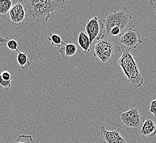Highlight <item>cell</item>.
<instances>
[{
    "mask_svg": "<svg viewBox=\"0 0 156 143\" xmlns=\"http://www.w3.org/2000/svg\"><path fill=\"white\" fill-rule=\"evenodd\" d=\"M132 19L129 9L123 7L120 11L106 15L104 24V34L108 37L116 38L122 36L125 29Z\"/></svg>",
    "mask_w": 156,
    "mask_h": 143,
    "instance_id": "obj_2",
    "label": "cell"
},
{
    "mask_svg": "<svg viewBox=\"0 0 156 143\" xmlns=\"http://www.w3.org/2000/svg\"></svg>",
    "mask_w": 156,
    "mask_h": 143,
    "instance_id": "obj_21",
    "label": "cell"
},
{
    "mask_svg": "<svg viewBox=\"0 0 156 143\" xmlns=\"http://www.w3.org/2000/svg\"><path fill=\"white\" fill-rule=\"evenodd\" d=\"M121 50L120 46L115 44L109 37L104 34L96 39L94 46V56L98 57L102 63H106L111 62L114 54Z\"/></svg>",
    "mask_w": 156,
    "mask_h": 143,
    "instance_id": "obj_4",
    "label": "cell"
},
{
    "mask_svg": "<svg viewBox=\"0 0 156 143\" xmlns=\"http://www.w3.org/2000/svg\"><path fill=\"white\" fill-rule=\"evenodd\" d=\"M120 119L128 131H138L144 123L145 118L137 109L132 108L121 115Z\"/></svg>",
    "mask_w": 156,
    "mask_h": 143,
    "instance_id": "obj_5",
    "label": "cell"
},
{
    "mask_svg": "<svg viewBox=\"0 0 156 143\" xmlns=\"http://www.w3.org/2000/svg\"><path fill=\"white\" fill-rule=\"evenodd\" d=\"M11 82L12 81H5L0 77V88L5 90L9 89L11 87Z\"/></svg>",
    "mask_w": 156,
    "mask_h": 143,
    "instance_id": "obj_18",
    "label": "cell"
},
{
    "mask_svg": "<svg viewBox=\"0 0 156 143\" xmlns=\"http://www.w3.org/2000/svg\"><path fill=\"white\" fill-rule=\"evenodd\" d=\"M9 14L12 24L15 25L24 24L27 17L23 0L13 1V4Z\"/></svg>",
    "mask_w": 156,
    "mask_h": 143,
    "instance_id": "obj_6",
    "label": "cell"
},
{
    "mask_svg": "<svg viewBox=\"0 0 156 143\" xmlns=\"http://www.w3.org/2000/svg\"><path fill=\"white\" fill-rule=\"evenodd\" d=\"M119 128L109 131L104 126L100 128V134L104 140L107 143H115L122 136L120 134Z\"/></svg>",
    "mask_w": 156,
    "mask_h": 143,
    "instance_id": "obj_10",
    "label": "cell"
},
{
    "mask_svg": "<svg viewBox=\"0 0 156 143\" xmlns=\"http://www.w3.org/2000/svg\"><path fill=\"white\" fill-rule=\"evenodd\" d=\"M104 22L99 19L97 17H94L92 19L87 20L85 31L89 38L91 44L95 40L104 34Z\"/></svg>",
    "mask_w": 156,
    "mask_h": 143,
    "instance_id": "obj_7",
    "label": "cell"
},
{
    "mask_svg": "<svg viewBox=\"0 0 156 143\" xmlns=\"http://www.w3.org/2000/svg\"><path fill=\"white\" fill-rule=\"evenodd\" d=\"M48 40L51 42L52 46L55 47H60L62 45V38L60 36L54 33H49V36L47 38Z\"/></svg>",
    "mask_w": 156,
    "mask_h": 143,
    "instance_id": "obj_16",
    "label": "cell"
},
{
    "mask_svg": "<svg viewBox=\"0 0 156 143\" xmlns=\"http://www.w3.org/2000/svg\"><path fill=\"white\" fill-rule=\"evenodd\" d=\"M141 138H146L154 137L156 135V123L150 117H147L139 130Z\"/></svg>",
    "mask_w": 156,
    "mask_h": 143,
    "instance_id": "obj_9",
    "label": "cell"
},
{
    "mask_svg": "<svg viewBox=\"0 0 156 143\" xmlns=\"http://www.w3.org/2000/svg\"><path fill=\"white\" fill-rule=\"evenodd\" d=\"M150 112L152 113L154 116H156V100L151 102Z\"/></svg>",
    "mask_w": 156,
    "mask_h": 143,
    "instance_id": "obj_20",
    "label": "cell"
},
{
    "mask_svg": "<svg viewBox=\"0 0 156 143\" xmlns=\"http://www.w3.org/2000/svg\"><path fill=\"white\" fill-rule=\"evenodd\" d=\"M120 44L125 46L126 50L129 51L135 49L142 43L141 36L138 31L130 28L123 33L120 39Z\"/></svg>",
    "mask_w": 156,
    "mask_h": 143,
    "instance_id": "obj_8",
    "label": "cell"
},
{
    "mask_svg": "<svg viewBox=\"0 0 156 143\" xmlns=\"http://www.w3.org/2000/svg\"><path fill=\"white\" fill-rule=\"evenodd\" d=\"M13 4V1L0 0V16L5 17L9 13Z\"/></svg>",
    "mask_w": 156,
    "mask_h": 143,
    "instance_id": "obj_15",
    "label": "cell"
},
{
    "mask_svg": "<svg viewBox=\"0 0 156 143\" xmlns=\"http://www.w3.org/2000/svg\"><path fill=\"white\" fill-rule=\"evenodd\" d=\"M18 37L16 35H11L7 38H1L0 44H6L7 47L10 50H18Z\"/></svg>",
    "mask_w": 156,
    "mask_h": 143,
    "instance_id": "obj_13",
    "label": "cell"
},
{
    "mask_svg": "<svg viewBox=\"0 0 156 143\" xmlns=\"http://www.w3.org/2000/svg\"><path fill=\"white\" fill-rule=\"evenodd\" d=\"M0 77L1 78L6 81H12V75L9 72L5 71L2 72L1 74H0Z\"/></svg>",
    "mask_w": 156,
    "mask_h": 143,
    "instance_id": "obj_19",
    "label": "cell"
},
{
    "mask_svg": "<svg viewBox=\"0 0 156 143\" xmlns=\"http://www.w3.org/2000/svg\"><path fill=\"white\" fill-rule=\"evenodd\" d=\"M23 1L27 18L38 22H47L57 9H64V0H25Z\"/></svg>",
    "mask_w": 156,
    "mask_h": 143,
    "instance_id": "obj_1",
    "label": "cell"
},
{
    "mask_svg": "<svg viewBox=\"0 0 156 143\" xmlns=\"http://www.w3.org/2000/svg\"><path fill=\"white\" fill-rule=\"evenodd\" d=\"M17 52L18 53L17 56V60L21 68L28 69L31 66V63L28 58L27 51L21 52L18 50Z\"/></svg>",
    "mask_w": 156,
    "mask_h": 143,
    "instance_id": "obj_14",
    "label": "cell"
},
{
    "mask_svg": "<svg viewBox=\"0 0 156 143\" xmlns=\"http://www.w3.org/2000/svg\"><path fill=\"white\" fill-rule=\"evenodd\" d=\"M78 43L82 50H84L85 54L89 53L90 51V39L87 34L84 32H80L78 37Z\"/></svg>",
    "mask_w": 156,
    "mask_h": 143,
    "instance_id": "obj_11",
    "label": "cell"
},
{
    "mask_svg": "<svg viewBox=\"0 0 156 143\" xmlns=\"http://www.w3.org/2000/svg\"><path fill=\"white\" fill-rule=\"evenodd\" d=\"M118 64L122 69L129 84L135 88H139L144 83L138 64L130 51H123Z\"/></svg>",
    "mask_w": 156,
    "mask_h": 143,
    "instance_id": "obj_3",
    "label": "cell"
},
{
    "mask_svg": "<svg viewBox=\"0 0 156 143\" xmlns=\"http://www.w3.org/2000/svg\"><path fill=\"white\" fill-rule=\"evenodd\" d=\"M11 143H33L32 137L30 135H21Z\"/></svg>",
    "mask_w": 156,
    "mask_h": 143,
    "instance_id": "obj_17",
    "label": "cell"
},
{
    "mask_svg": "<svg viewBox=\"0 0 156 143\" xmlns=\"http://www.w3.org/2000/svg\"><path fill=\"white\" fill-rule=\"evenodd\" d=\"M62 44L64 45V47H61L59 50V52L64 58L67 57L72 56L78 51V48L74 44H66L65 42H62Z\"/></svg>",
    "mask_w": 156,
    "mask_h": 143,
    "instance_id": "obj_12",
    "label": "cell"
}]
</instances>
